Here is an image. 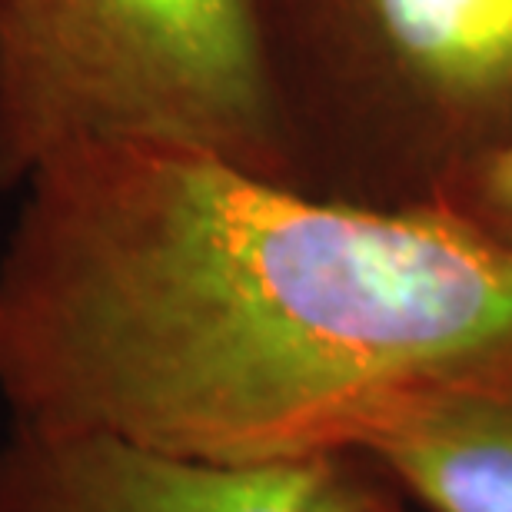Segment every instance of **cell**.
I'll use <instances>...</instances> for the list:
<instances>
[{
    "label": "cell",
    "mask_w": 512,
    "mask_h": 512,
    "mask_svg": "<svg viewBox=\"0 0 512 512\" xmlns=\"http://www.w3.org/2000/svg\"><path fill=\"white\" fill-rule=\"evenodd\" d=\"M290 183L433 210L512 137V0H263Z\"/></svg>",
    "instance_id": "cell-2"
},
{
    "label": "cell",
    "mask_w": 512,
    "mask_h": 512,
    "mask_svg": "<svg viewBox=\"0 0 512 512\" xmlns=\"http://www.w3.org/2000/svg\"><path fill=\"white\" fill-rule=\"evenodd\" d=\"M356 456L210 463L107 436L7 426L0 512H370Z\"/></svg>",
    "instance_id": "cell-4"
},
{
    "label": "cell",
    "mask_w": 512,
    "mask_h": 512,
    "mask_svg": "<svg viewBox=\"0 0 512 512\" xmlns=\"http://www.w3.org/2000/svg\"><path fill=\"white\" fill-rule=\"evenodd\" d=\"M433 210L459 220L476 237L512 256V137L476 167L459 173Z\"/></svg>",
    "instance_id": "cell-6"
},
{
    "label": "cell",
    "mask_w": 512,
    "mask_h": 512,
    "mask_svg": "<svg viewBox=\"0 0 512 512\" xmlns=\"http://www.w3.org/2000/svg\"><path fill=\"white\" fill-rule=\"evenodd\" d=\"M0 250L7 426L210 463L353 456L419 389L512 356V256L213 153L40 167Z\"/></svg>",
    "instance_id": "cell-1"
},
{
    "label": "cell",
    "mask_w": 512,
    "mask_h": 512,
    "mask_svg": "<svg viewBox=\"0 0 512 512\" xmlns=\"http://www.w3.org/2000/svg\"><path fill=\"white\" fill-rule=\"evenodd\" d=\"M353 456L429 512H512V356L403 399Z\"/></svg>",
    "instance_id": "cell-5"
},
{
    "label": "cell",
    "mask_w": 512,
    "mask_h": 512,
    "mask_svg": "<svg viewBox=\"0 0 512 512\" xmlns=\"http://www.w3.org/2000/svg\"><path fill=\"white\" fill-rule=\"evenodd\" d=\"M97 143L290 183L263 0H0V190Z\"/></svg>",
    "instance_id": "cell-3"
}]
</instances>
